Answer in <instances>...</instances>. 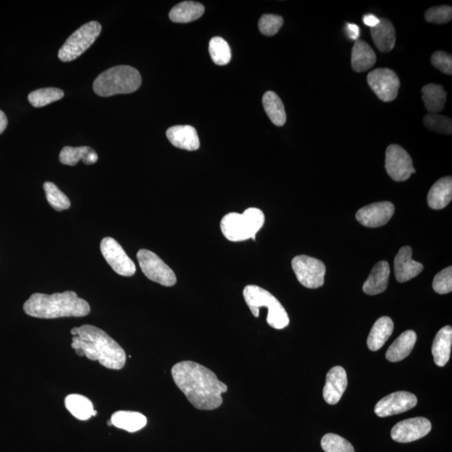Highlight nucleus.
<instances>
[{
  "instance_id": "9b49d317",
  "label": "nucleus",
  "mask_w": 452,
  "mask_h": 452,
  "mask_svg": "<svg viewBox=\"0 0 452 452\" xmlns=\"http://www.w3.org/2000/svg\"><path fill=\"white\" fill-rule=\"evenodd\" d=\"M100 248L106 263L118 275L132 276L135 274L136 265L116 240L112 237L104 238Z\"/></svg>"
},
{
  "instance_id": "f257e3e1",
  "label": "nucleus",
  "mask_w": 452,
  "mask_h": 452,
  "mask_svg": "<svg viewBox=\"0 0 452 452\" xmlns=\"http://www.w3.org/2000/svg\"><path fill=\"white\" fill-rule=\"evenodd\" d=\"M171 373L174 383L196 409L213 411L223 403L222 394L228 391V387L208 368L193 361H182L173 366Z\"/></svg>"
},
{
  "instance_id": "b1692460",
  "label": "nucleus",
  "mask_w": 452,
  "mask_h": 452,
  "mask_svg": "<svg viewBox=\"0 0 452 452\" xmlns=\"http://www.w3.org/2000/svg\"><path fill=\"white\" fill-rule=\"evenodd\" d=\"M59 162L62 164L69 166H75L81 160L86 165L96 164L98 161V156L96 151L90 147H65L61 151L59 156Z\"/></svg>"
},
{
  "instance_id": "20e7f679",
  "label": "nucleus",
  "mask_w": 452,
  "mask_h": 452,
  "mask_svg": "<svg viewBox=\"0 0 452 452\" xmlns=\"http://www.w3.org/2000/svg\"><path fill=\"white\" fill-rule=\"evenodd\" d=\"M141 84L140 71L132 66H117L99 75L93 83V90L98 96L108 97L136 92Z\"/></svg>"
},
{
  "instance_id": "6ab92c4d",
  "label": "nucleus",
  "mask_w": 452,
  "mask_h": 452,
  "mask_svg": "<svg viewBox=\"0 0 452 452\" xmlns=\"http://www.w3.org/2000/svg\"><path fill=\"white\" fill-rule=\"evenodd\" d=\"M390 265L386 261H379L372 269L370 276L363 285V290L368 295H377L386 290L390 277Z\"/></svg>"
},
{
  "instance_id": "79ce46f5",
  "label": "nucleus",
  "mask_w": 452,
  "mask_h": 452,
  "mask_svg": "<svg viewBox=\"0 0 452 452\" xmlns=\"http://www.w3.org/2000/svg\"><path fill=\"white\" fill-rule=\"evenodd\" d=\"M363 21L364 23V25L370 27L372 29V28H374L379 25L380 22V19L375 17V15H374L368 14L364 15L363 18Z\"/></svg>"
},
{
  "instance_id": "37998d69",
  "label": "nucleus",
  "mask_w": 452,
  "mask_h": 452,
  "mask_svg": "<svg viewBox=\"0 0 452 452\" xmlns=\"http://www.w3.org/2000/svg\"><path fill=\"white\" fill-rule=\"evenodd\" d=\"M8 125V119L6 115L3 111L0 110V134L5 132V130L7 128Z\"/></svg>"
},
{
  "instance_id": "f3484780",
  "label": "nucleus",
  "mask_w": 452,
  "mask_h": 452,
  "mask_svg": "<svg viewBox=\"0 0 452 452\" xmlns=\"http://www.w3.org/2000/svg\"><path fill=\"white\" fill-rule=\"evenodd\" d=\"M422 263L412 259V249L404 247L399 249L395 258V272L399 283H406L417 276L423 271Z\"/></svg>"
},
{
  "instance_id": "e433bc0d",
  "label": "nucleus",
  "mask_w": 452,
  "mask_h": 452,
  "mask_svg": "<svg viewBox=\"0 0 452 452\" xmlns=\"http://www.w3.org/2000/svg\"><path fill=\"white\" fill-rule=\"evenodd\" d=\"M283 25V19L280 15H264L259 21V30L267 37L275 35Z\"/></svg>"
},
{
  "instance_id": "a878e982",
  "label": "nucleus",
  "mask_w": 452,
  "mask_h": 452,
  "mask_svg": "<svg viewBox=\"0 0 452 452\" xmlns=\"http://www.w3.org/2000/svg\"><path fill=\"white\" fill-rule=\"evenodd\" d=\"M394 331L393 321L388 317H382L376 321L368 335L367 344L371 351L382 348Z\"/></svg>"
},
{
  "instance_id": "f704fd0d",
  "label": "nucleus",
  "mask_w": 452,
  "mask_h": 452,
  "mask_svg": "<svg viewBox=\"0 0 452 452\" xmlns=\"http://www.w3.org/2000/svg\"><path fill=\"white\" fill-rule=\"evenodd\" d=\"M325 452H355L354 446L346 439L336 434H326L321 441Z\"/></svg>"
},
{
  "instance_id": "dca6fc26",
  "label": "nucleus",
  "mask_w": 452,
  "mask_h": 452,
  "mask_svg": "<svg viewBox=\"0 0 452 452\" xmlns=\"http://www.w3.org/2000/svg\"><path fill=\"white\" fill-rule=\"evenodd\" d=\"M348 386L347 373L340 366L332 368L328 373L323 388V398L329 404L339 403Z\"/></svg>"
},
{
  "instance_id": "2eb2a0df",
  "label": "nucleus",
  "mask_w": 452,
  "mask_h": 452,
  "mask_svg": "<svg viewBox=\"0 0 452 452\" xmlns=\"http://www.w3.org/2000/svg\"><path fill=\"white\" fill-rule=\"evenodd\" d=\"M395 214V206L388 201L364 206L356 214V219L366 227L376 228L386 225Z\"/></svg>"
},
{
  "instance_id": "f03ea898",
  "label": "nucleus",
  "mask_w": 452,
  "mask_h": 452,
  "mask_svg": "<svg viewBox=\"0 0 452 452\" xmlns=\"http://www.w3.org/2000/svg\"><path fill=\"white\" fill-rule=\"evenodd\" d=\"M70 332L74 336L71 347L77 355L98 361L109 370L124 367L126 356L124 348L102 329L86 324L71 329Z\"/></svg>"
},
{
  "instance_id": "4be33fe9",
  "label": "nucleus",
  "mask_w": 452,
  "mask_h": 452,
  "mask_svg": "<svg viewBox=\"0 0 452 452\" xmlns=\"http://www.w3.org/2000/svg\"><path fill=\"white\" fill-rule=\"evenodd\" d=\"M452 344V328L446 326L441 329L436 335L433 344H432V355L434 362L439 367H444L450 359Z\"/></svg>"
},
{
  "instance_id": "423d86ee",
  "label": "nucleus",
  "mask_w": 452,
  "mask_h": 452,
  "mask_svg": "<svg viewBox=\"0 0 452 452\" xmlns=\"http://www.w3.org/2000/svg\"><path fill=\"white\" fill-rule=\"evenodd\" d=\"M243 296L252 314L258 318L261 308L268 309L267 322L273 328L283 329L288 326L290 319L283 305L274 296L256 285L245 288Z\"/></svg>"
},
{
  "instance_id": "7c9ffc66",
  "label": "nucleus",
  "mask_w": 452,
  "mask_h": 452,
  "mask_svg": "<svg viewBox=\"0 0 452 452\" xmlns=\"http://www.w3.org/2000/svg\"><path fill=\"white\" fill-rule=\"evenodd\" d=\"M65 406L74 417L80 420H89L94 411L93 402L81 395L73 394L67 396Z\"/></svg>"
},
{
  "instance_id": "ea45409f",
  "label": "nucleus",
  "mask_w": 452,
  "mask_h": 452,
  "mask_svg": "<svg viewBox=\"0 0 452 452\" xmlns=\"http://www.w3.org/2000/svg\"><path fill=\"white\" fill-rule=\"evenodd\" d=\"M431 63L436 69L446 75L452 74V57L444 51H436L431 57Z\"/></svg>"
},
{
  "instance_id": "0eeeda50",
  "label": "nucleus",
  "mask_w": 452,
  "mask_h": 452,
  "mask_svg": "<svg viewBox=\"0 0 452 452\" xmlns=\"http://www.w3.org/2000/svg\"><path fill=\"white\" fill-rule=\"evenodd\" d=\"M102 26L97 21L85 23L66 39L59 49L58 57L63 62H73L93 46L100 35Z\"/></svg>"
},
{
  "instance_id": "a211bd4d",
  "label": "nucleus",
  "mask_w": 452,
  "mask_h": 452,
  "mask_svg": "<svg viewBox=\"0 0 452 452\" xmlns=\"http://www.w3.org/2000/svg\"><path fill=\"white\" fill-rule=\"evenodd\" d=\"M166 136L176 148L196 151L200 149V138L192 126H174L166 132Z\"/></svg>"
},
{
  "instance_id": "c756f323",
  "label": "nucleus",
  "mask_w": 452,
  "mask_h": 452,
  "mask_svg": "<svg viewBox=\"0 0 452 452\" xmlns=\"http://www.w3.org/2000/svg\"><path fill=\"white\" fill-rule=\"evenodd\" d=\"M263 103L265 113L276 126H281L287 122V114L283 102L275 93H265L263 98Z\"/></svg>"
},
{
  "instance_id": "9d476101",
  "label": "nucleus",
  "mask_w": 452,
  "mask_h": 452,
  "mask_svg": "<svg viewBox=\"0 0 452 452\" xmlns=\"http://www.w3.org/2000/svg\"><path fill=\"white\" fill-rule=\"evenodd\" d=\"M367 81L370 88L380 100L394 101L398 96L400 82L397 74L388 68H378L370 71Z\"/></svg>"
},
{
  "instance_id": "4468645a",
  "label": "nucleus",
  "mask_w": 452,
  "mask_h": 452,
  "mask_svg": "<svg viewBox=\"0 0 452 452\" xmlns=\"http://www.w3.org/2000/svg\"><path fill=\"white\" fill-rule=\"evenodd\" d=\"M417 404V398L406 391L395 392L386 396L377 403L375 412L379 417H387L404 413Z\"/></svg>"
},
{
  "instance_id": "a18cd8bd",
  "label": "nucleus",
  "mask_w": 452,
  "mask_h": 452,
  "mask_svg": "<svg viewBox=\"0 0 452 452\" xmlns=\"http://www.w3.org/2000/svg\"><path fill=\"white\" fill-rule=\"evenodd\" d=\"M108 425L109 426H113V423H112V422H111V420H109Z\"/></svg>"
},
{
  "instance_id": "412c9836",
  "label": "nucleus",
  "mask_w": 452,
  "mask_h": 452,
  "mask_svg": "<svg viewBox=\"0 0 452 452\" xmlns=\"http://www.w3.org/2000/svg\"><path fill=\"white\" fill-rule=\"evenodd\" d=\"M373 41L377 48L382 53H390L396 42V34L393 23L387 19H380L378 26L370 30Z\"/></svg>"
},
{
  "instance_id": "2f4dec72",
  "label": "nucleus",
  "mask_w": 452,
  "mask_h": 452,
  "mask_svg": "<svg viewBox=\"0 0 452 452\" xmlns=\"http://www.w3.org/2000/svg\"><path fill=\"white\" fill-rule=\"evenodd\" d=\"M64 92L62 90L48 87L34 91L28 97L30 104L35 108H42V106L50 104V103L61 100L64 97Z\"/></svg>"
},
{
  "instance_id": "c03bdc74",
  "label": "nucleus",
  "mask_w": 452,
  "mask_h": 452,
  "mask_svg": "<svg viewBox=\"0 0 452 452\" xmlns=\"http://www.w3.org/2000/svg\"><path fill=\"white\" fill-rule=\"evenodd\" d=\"M97 415V411H93V416H96Z\"/></svg>"
},
{
  "instance_id": "ddd939ff",
  "label": "nucleus",
  "mask_w": 452,
  "mask_h": 452,
  "mask_svg": "<svg viewBox=\"0 0 452 452\" xmlns=\"http://www.w3.org/2000/svg\"><path fill=\"white\" fill-rule=\"evenodd\" d=\"M431 431V423L424 417L402 420L391 431V437L399 443H409L425 437Z\"/></svg>"
},
{
  "instance_id": "72a5a7b5",
  "label": "nucleus",
  "mask_w": 452,
  "mask_h": 452,
  "mask_svg": "<svg viewBox=\"0 0 452 452\" xmlns=\"http://www.w3.org/2000/svg\"><path fill=\"white\" fill-rule=\"evenodd\" d=\"M43 187L45 189L46 199L48 200L51 207L57 210V211H62V210L70 207L69 198L61 191L57 185L51 183V182H46Z\"/></svg>"
},
{
  "instance_id": "a19ab883",
  "label": "nucleus",
  "mask_w": 452,
  "mask_h": 452,
  "mask_svg": "<svg viewBox=\"0 0 452 452\" xmlns=\"http://www.w3.org/2000/svg\"><path fill=\"white\" fill-rule=\"evenodd\" d=\"M347 33L348 37L357 41L360 37L359 27L355 25V23H347Z\"/></svg>"
},
{
  "instance_id": "6e6552de",
  "label": "nucleus",
  "mask_w": 452,
  "mask_h": 452,
  "mask_svg": "<svg viewBox=\"0 0 452 452\" xmlns=\"http://www.w3.org/2000/svg\"><path fill=\"white\" fill-rule=\"evenodd\" d=\"M137 258L142 272L149 280L164 287L176 285L177 277L173 270L156 253L142 249L138 252Z\"/></svg>"
},
{
  "instance_id": "c85d7f7f",
  "label": "nucleus",
  "mask_w": 452,
  "mask_h": 452,
  "mask_svg": "<svg viewBox=\"0 0 452 452\" xmlns=\"http://www.w3.org/2000/svg\"><path fill=\"white\" fill-rule=\"evenodd\" d=\"M422 99L430 113L442 112L446 101V93L443 87L436 84H427L422 87Z\"/></svg>"
},
{
  "instance_id": "aec40b11",
  "label": "nucleus",
  "mask_w": 452,
  "mask_h": 452,
  "mask_svg": "<svg viewBox=\"0 0 452 452\" xmlns=\"http://www.w3.org/2000/svg\"><path fill=\"white\" fill-rule=\"evenodd\" d=\"M452 199V178L451 176L440 178L432 186L427 196L428 205L433 209H442L451 203Z\"/></svg>"
},
{
  "instance_id": "bb28decb",
  "label": "nucleus",
  "mask_w": 452,
  "mask_h": 452,
  "mask_svg": "<svg viewBox=\"0 0 452 452\" xmlns=\"http://www.w3.org/2000/svg\"><path fill=\"white\" fill-rule=\"evenodd\" d=\"M111 422L113 426L131 433L142 430L147 425L146 416L135 411L115 412L111 418Z\"/></svg>"
},
{
  "instance_id": "39448f33",
  "label": "nucleus",
  "mask_w": 452,
  "mask_h": 452,
  "mask_svg": "<svg viewBox=\"0 0 452 452\" xmlns=\"http://www.w3.org/2000/svg\"><path fill=\"white\" fill-rule=\"evenodd\" d=\"M265 223V216L261 209L249 208L243 214H227L220 222V229L226 239L239 243L249 239L255 240L257 232Z\"/></svg>"
},
{
  "instance_id": "1a4fd4ad",
  "label": "nucleus",
  "mask_w": 452,
  "mask_h": 452,
  "mask_svg": "<svg viewBox=\"0 0 452 452\" xmlns=\"http://www.w3.org/2000/svg\"><path fill=\"white\" fill-rule=\"evenodd\" d=\"M292 267L297 280L305 288L316 289L324 284L326 267L323 261L308 256H297L292 259Z\"/></svg>"
},
{
  "instance_id": "4c0bfd02",
  "label": "nucleus",
  "mask_w": 452,
  "mask_h": 452,
  "mask_svg": "<svg viewBox=\"0 0 452 452\" xmlns=\"http://www.w3.org/2000/svg\"><path fill=\"white\" fill-rule=\"evenodd\" d=\"M428 22L442 25L451 21L452 8L448 6H442L430 8L425 14Z\"/></svg>"
},
{
  "instance_id": "473e14b6",
  "label": "nucleus",
  "mask_w": 452,
  "mask_h": 452,
  "mask_svg": "<svg viewBox=\"0 0 452 452\" xmlns=\"http://www.w3.org/2000/svg\"><path fill=\"white\" fill-rule=\"evenodd\" d=\"M209 51L212 61L218 66L227 65L231 62V47L223 38H212L209 41Z\"/></svg>"
},
{
  "instance_id": "5701e85b",
  "label": "nucleus",
  "mask_w": 452,
  "mask_h": 452,
  "mask_svg": "<svg viewBox=\"0 0 452 452\" xmlns=\"http://www.w3.org/2000/svg\"><path fill=\"white\" fill-rule=\"evenodd\" d=\"M417 336L414 331L408 330L400 335L386 352V359L390 362H399L406 359L413 350Z\"/></svg>"
},
{
  "instance_id": "c9c22d12",
  "label": "nucleus",
  "mask_w": 452,
  "mask_h": 452,
  "mask_svg": "<svg viewBox=\"0 0 452 452\" xmlns=\"http://www.w3.org/2000/svg\"><path fill=\"white\" fill-rule=\"evenodd\" d=\"M424 124L433 132L451 134V119L438 113H428L423 119Z\"/></svg>"
},
{
  "instance_id": "7ed1b4c3",
  "label": "nucleus",
  "mask_w": 452,
  "mask_h": 452,
  "mask_svg": "<svg viewBox=\"0 0 452 452\" xmlns=\"http://www.w3.org/2000/svg\"><path fill=\"white\" fill-rule=\"evenodd\" d=\"M23 311L27 315L37 319L81 318L89 314L91 308L77 293L66 291L51 295L35 293L23 304Z\"/></svg>"
},
{
  "instance_id": "f8f14e48",
  "label": "nucleus",
  "mask_w": 452,
  "mask_h": 452,
  "mask_svg": "<svg viewBox=\"0 0 452 452\" xmlns=\"http://www.w3.org/2000/svg\"><path fill=\"white\" fill-rule=\"evenodd\" d=\"M386 169L388 176L397 182L406 181L415 173L410 154L397 144L386 149Z\"/></svg>"
},
{
  "instance_id": "58836bf2",
  "label": "nucleus",
  "mask_w": 452,
  "mask_h": 452,
  "mask_svg": "<svg viewBox=\"0 0 452 452\" xmlns=\"http://www.w3.org/2000/svg\"><path fill=\"white\" fill-rule=\"evenodd\" d=\"M433 289L438 294H447L452 291V267L442 270L435 275L433 281Z\"/></svg>"
},
{
  "instance_id": "cd10ccee",
  "label": "nucleus",
  "mask_w": 452,
  "mask_h": 452,
  "mask_svg": "<svg viewBox=\"0 0 452 452\" xmlns=\"http://www.w3.org/2000/svg\"><path fill=\"white\" fill-rule=\"evenodd\" d=\"M205 13L200 3L185 1L178 3L169 12V19L176 23H189L200 19Z\"/></svg>"
},
{
  "instance_id": "393cba45",
  "label": "nucleus",
  "mask_w": 452,
  "mask_h": 452,
  "mask_svg": "<svg viewBox=\"0 0 452 452\" xmlns=\"http://www.w3.org/2000/svg\"><path fill=\"white\" fill-rule=\"evenodd\" d=\"M376 55L366 41L358 39L352 50L351 63L356 73H364L375 66Z\"/></svg>"
}]
</instances>
